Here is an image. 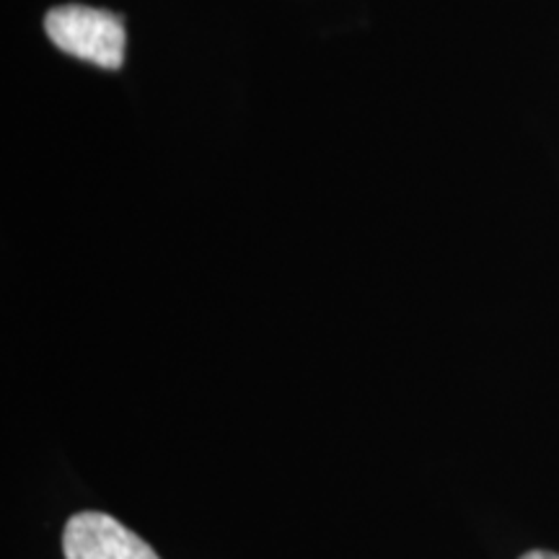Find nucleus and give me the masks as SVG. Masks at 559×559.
<instances>
[{"instance_id": "f257e3e1", "label": "nucleus", "mask_w": 559, "mask_h": 559, "mask_svg": "<svg viewBox=\"0 0 559 559\" xmlns=\"http://www.w3.org/2000/svg\"><path fill=\"white\" fill-rule=\"evenodd\" d=\"M45 29L52 45L73 58L109 70L122 66L128 34L122 19L115 13L88 5H60L47 13Z\"/></svg>"}, {"instance_id": "f03ea898", "label": "nucleus", "mask_w": 559, "mask_h": 559, "mask_svg": "<svg viewBox=\"0 0 559 559\" xmlns=\"http://www.w3.org/2000/svg\"><path fill=\"white\" fill-rule=\"evenodd\" d=\"M66 559H160L135 531L107 513L73 515L62 534Z\"/></svg>"}, {"instance_id": "7ed1b4c3", "label": "nucleus", "mask_w": 559, "mask_h": 559, "mask_svg": "<svg viewBox=\"0 0 559 559\" xmlns=\"http://www.w3.org/2000/svg\"><path fill=\"white\" fill-rule=\"evenodd\" d=\"M521 559H559V555H555V551H528V555H523Z\"/></svg>"}]
</instances>
